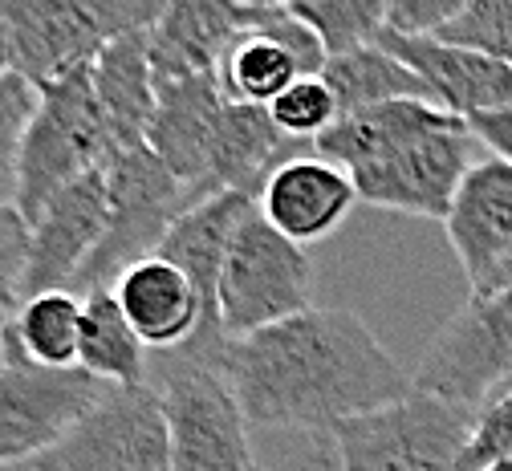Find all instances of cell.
Wrapping results in <instances>:
<instances>
[{
	"label": "cell",
	"instance_id": "cell-36",
	"mask_svg": "<svg viewBox=\"0 0 512 471\" xmlns=\"http://www.w3.org/2000/svg\"><path fill=\"white\" fill-rule=\"evenodd\" d=\"M236 5H244V9H285L289 0H236Z\"/></svg>",
	"mask_w": 512,
	"mask_h": 471
},
{
	"label": "cell",
	"instance_id": "cell-25",
	"mask_svg": "<svg viewBox=\"0 0 512 471\" xmlns=\"http://www.w3.org/2000/svg\"><path fill=\"white\" fill-rule=\"evenodd\" d=\"M322 78L334 90L342 114H354V110H366L378 102H395V98H423L427 102L423 82L382 45H362V49L326 57Z\"/></svg>",
	"mask_w": 512,
	"mask_h": 471
},
{
	"label": "cell",
	"instance_id": "cell-26",
	"mask_svg": "<svg viewBox=\"0 0 512 471\" xmlns=\"http://www.w3.org/2000/svg\"><path fill=\"white\" fill-rule=\"evenodd\" d=\"M289 9L317 33L330 57L374 45L387 29L382 0H289Z\"/></svg>",
	"mask_w": 512,
	"mask_h": 471
},
{
	"label": "cell",
	"instance_id": "cell-1",
	"mask_svg": "<svg viewBox=\"0 0 512 471\" xmlns=\"http://www.w3.org/2000/svg\"><path fill=\"white\" fill-rule=\"evenodd\" d=\"M224 374L252 431H326L415 386L350 309L313 305L224 346Z\"/></svg>",
	"mask_w": 512,
	"mask_h": 471
},
{
	"label": "cell",
	"instance_id": "cell-22",
	"mask_svg": "<svg viewBox=\"0 0 512 471\" xmlns=\"http://www.w3.org/2000/svg\"><path fill=\"white\" fill-rule=\"evenodd\" d=\"M252 208H256V195H248V191L212 195L191 212H183L171 224V232L163 236V244H159V256L175 260L183 273L196 281V289L204 297V309H208V317L216 325H220L216 289H220V268H224V256H228V240H232V232L240 228V220Z\"/></svg>",
	"mask_w": 512,
	"mask_h": 471
},
{
	"label": "cell",
	"instance_id": "cell-16",
	"mask_svg": "<svg viewBox=\"0 0 512 471\" xmlns=\"http://www.w3.org/2000/svg\"><path fill=\"white\" fill-rule=\"evenodd\" d=\"M256 204H261V216L281 236L309 248L317 240L334 236L362 199H358V183L346 167H338L322 155H293L265 179Z\"/></svg>",
	"mask_w": 512,
	"mask_h": 471
},
{
	"label": "cell",
	"instance_id": "cell-34",
	"mask_svg": "<svg viewBox=\"0 0 512 471\" xmlns=\"http://www.w3.org/2000/svg\"><path fill=\"white\" fill-rule=\"evenodd\" d=\"M468 126H472L476 139L492 151V159L512 163V102H508V106H496V110H488V114L468 118Z\"/></svg>",
	"mask_w": 512,
	"mask_h": 471
},
{
	"label": "cell",
	"instance_id": "cell-29",
	"mask_svg": "<svg viewBox=\"0 0 512 471\" xmlns=\"http://www.w3.org/2000/svg\"><path fill=\"white\" fill-rule=\"evenodd\" d=\"M256 471H346L326 431H256Z\"/></svg>",
	"mask_w": 512,
	"mask_h": 471
},
{
	"label": "cell",
	"instance_id": "cell-24",
	"mask_svg": "<svg viewBox=\"0 0 512 471\" xmlns=\"http://www.w3.org/2000/svg\"><path fill=\"white\" fill-rule=\"evenodd\" d=\"M86 297L74 289H49L25 297L13 317L0 325V346H13L29 362L45 370H78V338H82Z\"/></svg>",
	"mask_w": 512,
	"mask_h": 471
},
{
	"label": "cell",
	"instance_id": "cell-30",
	"mask_svg": "<svg viewBox=\"0 0 512 471\" xmlns=\"http://www.w3.org/2000/svg\"><path fill=\"white\" fill-rule=\"evenodd\" d=\"M435 37L512 65V0H468L464 13Z\"/></svg>",
	"mask_w": 512,
	"mask_h": 471
},
{
	"label": "cell",
	"instance_id": "cell-4",
	"mask_svg": "<svg viewBox=\"0 0 512 471\" xmlns=\"http://www.w3.org/2000/svg\"><path fill=\"white\" fill-rule=\"evenodd\" d=\"M110 155H114V139L94 94L90 65L37 86V110L21 155L17 216L33 224L57 191H66L82 175L106 167Z\"/></svg>",
	"mask_w": 512,
	"mask_h": 471
},
{
	"label": "cell",
	"instance_id": "cell-8",
	"mask_svg": "<svg viewBox=\"0 0 512 471\" xmlns=\"http://www.w3.org/2000/svg\"><path fill=\"white\" fill-rule=\"evenodd\" d=\"M17 471H171L159 386H106L66 435Z\"/></svg>",
	"mask_w": 512,
	"mask_h": 471
},
{
	"label": "cell",
	"instance_id": "cell-35",
	"mask_svg": "<svg viewBox=\"0 0 512 471\" xmlns=\"http://www.w3.org/2000/svg\"><path fill=\"white\" fill-rule=\"evenodd\" d=\"M13 70V53H9V37H5V29H0V78H5Z\"/></svg>",
	"mask_w": 512,
	"mask_h": 471
},
{
	"label": "cell",
	"instance_id": "cell-14",
	"mask_svg": "<svg viewBox=\"0 0 512 471\" xmlns=\"http://www.w3.org/2000/svg\"><path fill=\"white\" fill-rule=\"evenodd\" d=\"M443 232L472 293L512 289V163H476L460 183Z\"/></svg>",
	"mask_w": 512,
	"mask_h": 471
},
{
	"label": "cell",
	"instance_id": "cell-21",
	"mask_svg": "<svg viewBox=\"0 0 512 471\" xmlns=\"http://www.w3.org/2000/svg\"><path fill=\"white\" fill-rule=\"evenodd\" d=\"M94 94L106 114L114 151L143 147L159 106V82L151 65V33H131L98 53L90 65Z\"/></svg>",
	"mask_w": 512,
	"mask_h": 471
},
{
	"label": "cell",
	"instance_id": "cell-10",
	"mask_svg": "<svg viewBox=\"0 0 512 471\" xmlns=\"http://www.w3.org/2000/svg\"><path fill=\"white\" fill-rule=\"evenodd\" d=\"M102 394L86 370H45L0 346V471L49 451Z\"/></svg>",
	"mask_w": 512,
	"mask_h": 471
},
{
	"label": "cell",
	"instance_id": "cell-32",
	"mask_svg": "<svg viewBox=\"0 0 512 471\" xmlns=\"http://www.w3.org/2000/svg\"><path fill=\"white\" fill-rule=\"evenodd\" d=\"M25 260H29V224L17 212H0V325L21 305Z\"/></svg>",
	"mask_w": 512,
	"mask_h": 471
},
{
	"label": "cell",
	"instance_id": "cell-3",
	"mask_svg": "<svg viewBox=\"0 0 512 471\" xmlns=\"http://www.w3.org/2000/svg\"><path fill=\"white\" fill-rule=\"evenodd\" d=\"M151 374L167 415L171 471H256L252 427L224 374V350L183 346L163 354Z\"/></svg>",
	"mask_w": 512,
	"mask_h": 471
},
{
	"label": "cell",
	"instance_id": "cell-18",
	"mask_svg": "<svg viewBox=\"0 0 512 471\" xmlns=\"http://www.w3.org/2000/svg\"><path fill=\"white\" fill-rule=\"evenodd\" d=\"M256 9L236 0H167L159 25L151 29L155 82H179L196 74H216L228 45L252 29Z\"/></svg>",
	"mask_w": 512,
	"mask_h": 471
},
{
	"label": "cell",
	"instance_id": "cell-23",
	"mask_svg": "<svg viewBox=\"0 0 512 471\" xmlns=\"http://www.w3.org/2000/svg\"><path fill=\"white\" fill-rule=\"evenodd\" d=\"M78 370H86L102 386H122V390L151 382V350L135 333V325L126 321V313L110 289L86 297Z\"/></svg>",
	"mask_w": 512,
	"mask_h": 471
},
{
	"label": "cell",
	"instance_id": "cell-2",
	"mask_svg": "<svg viewBox=\"0 0 512 471\" xmlns=\"http://www.w3.org/2000/svg\"><path fill=\"white\" fill-rule=\"evenodd\" d=\"M167 0H0L13 70L45 86L94 65L102 49L131 33H151Z\"/></svg>",
	"mask_w": 512,
	"mask_h": 471
},
{
	"label": "cell",
	"instance_id": "cell-27",
	"mask_svg": "<svg viewBox=\"0 0 512 471\" xmlns=\"http://www.w3.org/2000/svg\"><path fill=\"white\" fill-rule=\"evenodd\" d=\"M33 110H37V86L25 74L9 70L0 78V212H17L21 155Z\"/></svg>",
	"mask_w": 512,
	"mask_h": 471
},
{
	"label": "cell",
	"instance_id": "cell-20",
	"mask_svg": "<svg viewBox=\"0 0 512 471\" xmlns=\"http://www.w3.org/2000/svg\"><path fill=\"white\" fill-rule=\"evenodd\" d=\"M452 122H464L456 114H447L423 98H395V102H378L354 114H342L322 139L313 143V155H322L346 171H358L382 155H391L395 147L419 139V134L443 130Z\"/></svg>",
	"mask_w": 512,
	"mask_h": 471
},
{
	"label": "cell",
	"instance_id": "cell-6",
	"mask_svg": "<svg viewBox=\"0 0 512 471\" xmlns=\"http://www.w3.org/2000/svg\"><path fill=\"white\" fill-rule=\"evenodd\" d=\"M102 171L110 187V224L98 252L90 256V264L82 268V277L74 285V293L82 297L114 289V281L126 268L143 256H155L171 224L200 204L191 187L147 143L114 151Z\"/></svg>",
	"mask_w": 512,
	"mask_h": 471
},
{
	"label": "cell",
	"instance_id": "cell-5",
	"mask_svg": "<svg viewBox=\"0 0 512 471\" xmlns=\"http://www.w3.org/2000/svg\"><path fill=\"white\" fill-rule=\"evenodd\" d=\"M480 411L411 386L407 394L334 427L346 471H464Z\"/></svg>",
	"mask_w": 512,
	"mask_h": 471
},
{
	"label": "cell",
	"instance_id": "cell-31",
	"mask_svg": "<svg viewBox=\"0 0 512 471\" xmlns=\"http://www.w3.org/2000/svg\"><path fill=\"white\" fill-rule=\"evenodd\" d=\"M512 451V390L492 398L488 407L476 415L468 451H464V471H488Z\"/></svg>",
	"mask_w": 512,
	"mask_h": 471
},
{
	"label": "cell",
	"instance_id": "cell-15",
	"mask_svg": "<svg viewBox=\"0 0 512 471\" xmlns=\"http://www.w3.org/2000/svg\"><path fill=\"white\" fill-rule=\"evenodd\" d=\"M374 45L395 53L423 82L431 106L456 114L464 122L512 102V65H504L488 53L452 45L443 37H407L395 29H382V37Z\"/></svg>",
	"mask_w": 512,
	"mask_h": 471
},
{
	"label": "cell",
	"instance_id": "cell-19",
	"mask_svg": "<svg viewBox=\"0 0 512 471\" xmlns=\"http://www.w3.org/2000/svg\"><path fill=\"white\" fill-rule=\"evenodd\" d=\"M293 155H301V143L285 139L277 130L269 106H244V102H228L216 143L208 155V175H204V199L224 195V191H248L261 199L265 179L289 163Z\"/></svg>",
	"mask_w": 512,
	"mask_h": 471
},
{
	"label": "cell",
	"instance_id": "cell-12",
	"mask_svg": "<svg viewBox=\"0 0 512 471\" xmlns=\"http://www.w3.org/2000/svg\"><path fill=\"white\" fill-rule=\"evenodd\" d=\"M110 293L118 297L126 321L135 325V333L155 354H171L183 346L204 350V354H220L228 346L220 325L204 309L196 281H191L175 260H167L159 252L135 260L114 281Z\"/></svg>",
	"mask_w": 512,
	"mask_h": 471
},
{
	"label": "cell",
	"instance_id": "cell-37",
	"mask_svg": "<svg viewBox=\"0 0 512 471\" xmlns=\"http://www.w3.org/2000/svg\"><path fill=\"white\" fill-rule=\"evenodd\" d=\"M488 471H512V451H508V455H504V459H500V463H492V467H488Z\"/></svg>",
	"mask_w": 512,
	"mask_h": 471
},
{
	"label": "cell",
	"instance_id": "cell-38",
	"mask_svg": "<svg viewBox=\"0 0 512 471\" xmlns=\"http://www.w3.org/2000/svg\"><path fill=\"white\" fill-rule=\"evenodd\" d=\"M5 471H17V467H5Z\"/></svg>",
	"mask_w": 512,
	"mask_h": 471
},
{
	"label": "cell",
	"instance_id": "cell-13",
	"mask_svg": "<svg viewBox=\"0 0 512 471\" xmlns=\"http://www.w3.org/2000/svg\"><path fill=\"white\" fill-rule=\"evenodd\" d=\"M110 224V187L106 171H90L66 191L49 199V208L29 224V260L21 301L49 293V289H74L82 268L98 252Z\"/></svg>",
	"mask_w": 512,
	"mask_h": 471
},
{
	"label": "cell",
	"instance_id": "cell-17",
	"mask_svg": "<svg viewBox=\"0 0 512 471\" xmlns=\"http://www.w3.org/2000/svg\"><path fill=\"white\" fill-rule=\"evenodd\" d=\"M228 110V94L216 74H196L159 86V106L147 130V147L191 187L204 204V175L216 143L220 118Z\"/></svg>",
	"mask_w": 512,
	"mask_h": 471
},
{
	"label": "cell",
	"instance_id": "cell-11",
	"mask_svg": "<svg viewBox=\"0 0 512 471\" xmlns=\"http://www.w3.org/2000/svg\"><path fill=\"white\" fill-rule=\"evenodd\" d=\"M472 143H476V134L468 122H452L443 130L419 134V139L395 147L391 155L350 171L358 183V199L382 212L447 220V212H452L460 195V183L476 167Z\"/></svg>",
	"mask_w": 512,
	"mask_h": 471
},
{
	"label": "cell",
	"instance_id": "cell-7",
	"mask_svg": "<svg viewBox=\"0 0 512 471\" xmlns=\"http://www.w3.org/2000/svg\"><path fill=\"white\" fill-rule=\"evenodd\" d=\"M313 256L281 236L256 204L228 240V256L220 268V329L224 338H248L313 309Z\"/></svg>",
	"mask_w": 512,
	"mask_h": 471
},
{
	"label": "cell",
	"instance_id": "cell-33",
	"mask_svg": "<svg viewBox=\"0 0 512 471\" xmlns=\"http://www.w3.org/2000/svg\"><path fill=\"white\" fill-rule=\"evenodd\" d=\"M468 0H382L387 29L407 37H435L464 13Z\"/></svg>",
	"mask_w": 512,
	"mask_h": 471
},
{
	"label": "cell",
	"instance_id": "cell-28",
	"mask_svg": "<svg viewBox=\"0 0 512 471\" xmlns=\"http://www.w3.org/2000/svg\"><path fill=\"white\" fill-rule=\"evenodd\" d=\"M269 114H273V122H277V130L285 134V139H293V143H301V147H313V143L322 139V134L342 118L338 98H334V90L326 86L322 74L297 78V82L269 106Z\"/></svg>",
	"mask_w": 512,
	"mask_h": 471
},
{
	"label": "cell",
	"instance_id": "cell-9",
	"mask_svg": "<svg viewBox=\"0 0 512 471\" xmlns=\"http://www.w3.org/2000/svg\"><path fill=\"white\" fill-rule=\"evenodd\" d=\"M512 378V289L472 293L427 346L415 386L468 411H484L492 390Z\"/></svg>",
	"mask_w": 512,
	"mask_h": 471
}]
</instances>
